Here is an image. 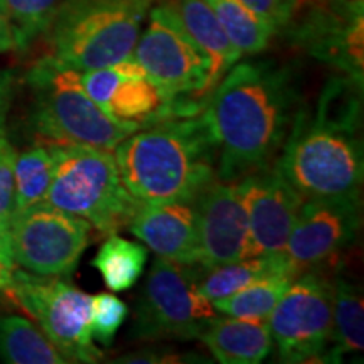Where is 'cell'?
Returning <instances> with one entry per match:
<instances>
[{
  "instance_id": "obj_1",
  "label": "cell",
  "mask_w": 364,
  "mask_h": 364,
  "mask_svg": "<svg viewBox=\"0 0 364 364\" xmlns=\"http://www.w3.org/2000/svg\"><path fill=\"white\" fill-rule=\"evenodd\" d=\"M299 110L297 91L285 70L236 63L203 107L218 145V179L236 182L275 166Z\"/></svg>"
},
{
  "instance_id": "obj_2",
  "label": "cell",
  "mask_w": 364,
  "mask_h": 364,
  "mask_svg": "<svg viewBox=\"0 0 364 364\" xmlns=\"http://www.w3.org/2000/svg\"><path fill=\"white\" fill-rule=\"evenodd\" d=\"M363 85L336 76L312 113L300 108L275 166L304 199L361 198Z\"/></svg>"
},
{
  "instance_id": "obj_3",
  "label": "cell",
  "mask_w": 364,
  "mask_h": 364,
  "mask_svg": "<svg viewBox=\"0 0 364 364\" xmlns=\"http://www.w3.org/2000/svg\"><path fill=\"white\" fill-rule=\"evenodd\" d=\"M115 161L142 203H194L218 179V145L203 110L142 127L117 145Z\"/></svg>"
},
{
  "instance_id": "obj_4",
  "label": "cell",
  "mask_w": 364,
  "mask_h": 364,
  "mask_svg": "<svg viewBox=\"0 0 364 364\" xmlns=\"http://www.w3.org/2000/svg\"><path fill=\"white\" fill-rule=\"evenodd\" d=\"M152 0H63L46 31L48 56L76 71L132 58Z\"/></svg>"
},
{
  "instance_id": "obj_5",
  "label": "cell",
  "mask_w": 364,
  "mask_h": 364,
  "mask_svg": "<svg viewBox=\"0 0 364 364\" xmlns=\"http://www.w3.org/2000/svg\"><path fill=\"white\" fill-rule=\"evenodd\" d=\"M49 145L54 171L44 201L83 218L107 236L127 230L144 203L122 182L113 150L91 145Z\"/></svg>"
},
{
  "instance_id": "obj_6",
  "label": "cell",
  "mask_w": 364,
  "mask_h": 364,
  "mask_svg": "<svg viewBox=\"0 0 364 364\" xmlns=\"http://www.w3.org/2000/svg\"><path fill=\"white\" fill-rule=\"evenodd\" d=\"M80 71L49 56L27 75L34 93L31 127L43 144L91 145L115 150L122 140L142 127L122 124L102 110L80 85Z\"/></svg>"
},
{
  "instance_id": "obj_7",
  "label": "cell",
  "mask_w": 364,
  "mask_h": 364,
  "mask_svg": "<svg viewBox=\"0 0 364 364\" xmlns=\"http://www.w3.org/2000/svg\"><path fill=\"white\" fill-rule=\"evenodd\" d=\"M161 91L169 117L186 115L193 103H204L209 61L194 43L172 4L149 11V24L132 53Z\"/></svg>"
},
{
  "instance_id": "obj_8",
  "label": "cell",
  "mask_w": 364,
  "mask_h": 364,
  "mask_svg": "<svg viewBox=\"0 0 364 364\" xmlns=\"http://www.w3.org/2000/svg\"><path fill=\"white\" fill-rule=\"evenodd\" d=\"M203 268L157 257L136 304L132 336L139 341L199 339L216 309L199 292Z\"/></svg>"
},
{
  "instance_id": "obj_9",
  "label": "cell",
  "mask_w": 364,
  "mask_h": 364,
  "mask_svg": "<svg viewBox=\"0 0 364 364\" xmlns=\"http://www.w3.org/2000/svg\"><path fill=\"white\" fill-rule=\"evenodd\" d=\"M51 339L70 363H98L103 353L91 338L93 297L63 277H46L16 268L2 290Z\"/></svg>"
},
{
  "instance_id": "obj_10",
  "label": "cell",
  "mask_w": 364,
  "mask_h": 364,
  "mask_svg": "<svg viewBox=\"0 0 364 364\" xmlns=\"http://www.w3.org/2000/svg\"><path fill=\"white\" fill-rule=\"evenodd\" d=\"M7 230L17 267L36 275L70 277L88 248L93 226L43 201L16 209Z\"/></svg>"
},
{
  "instance_id": "obj_11",
  "label": "cell",
  "mask_w": 364,
  "mask_h": 364,
  "mask_svg": "<svg viewBox=\"0 0 364 364\" xmlns=\"http://www.w3.org/2000/svg\"><path fill=\"white\" fill-rule=\"evenodd\" d=\"M282 363H331L332 282L300 273L267 321Z\"/></svg>"
},
{
  "instance_id": "obj_12",
  "label": "cell",
  "mask_w": 364,
  "mask_h": 364,
  "mask_svg": "<svg viewBox=\"0 0 364 364\" xmlns=\"http://www.w3.org/2000/svg\"><path fill=\"white\" fill-rule=\"evenodd\" d=\"M361 226V198L306 199L287 240L285 257L297 275L348 248Z\"/></svg>"
},
{
  "instance_id": "obj_13",
  "label": "cell",
  "mask_w": 364,
  "mask_h": 364,
  "mask_svg": "<svg viewBox=\"0 0 364 364\" xmlns=\"http://www.w3.org/2000/svg\"><path fill=\"white\" fill-rule=\"evenodd\" d=\"M295 38L311 56L363 85V0H317Z\"/></svg>"
},
{
  "instance_id": "obj_14",
  "label": "cell",
  "mask_w": 364,
  "mask_h": 364,
  "mask_svg": "<svg viewBox=\"0 0 364 364\" xmlns=\"http://www.w3.org/2000/svg\"><path fill=\"white\" fill-rule=\"evenodd\" d=\"M238 182L248 216L247 258L285 253L287 240L306 199L285 181L277 166Z\"/></svg>"
},
{
  "instance_id": "obj_15",
  "label": "cell",
  "mask_w": 364,
  "mask_h": 364,
  "mask_svg": "<svg viewBox=\"0 0 364 364\" xmlns=\"http://www.w3.org/2000/svg\"><path fill=\"white\" fill-rule=\"evenodd\" d=\"M203 270L247 258L248 216L240 182L216 179L196 199Z\"/></svg>"
},
{
  "instance_id": "obj_16",
  "label": "cell",
  "mask_w": 364,
  "mask_h": 364,
  "mask_svg": "<svg viewBox=\"0 0 364 364\" xmlns=\"http://www.w3.org/2000/svg\"><path fill=\"white\" fill-rule=\"evenodd\" d=\"M129 230L166 260L198 265V209L194 203H144Z\"/></svg>"
},
{
  "instance_id": "obj_17",
  "label": "cell",
  "mask_w": 364,
  "mask_h": 364,
  "mask_svg": "<svg viewBox=\"0 0 364 364\" xmlns=\"http://www.w3.org/2000/svg\"><path fill=\"white\" fill-rule=\"evenodd\" d=\"M199 341L223 364H258L265 361L273 349L265 321L238 317L216 316L199 336Z\"/></svg>"
},
{
  "instance_id": "obj_18",
  "label": "cell",
  "mask_w": 364,
  "mask_h": 364,
  "mask_svg": "<svg viewBox=\"0 0 364 364\" xmlns=\"http://www.w3.org/2000/svg\"><path fill=\"white\" fill-rule=\"evenodd\" d=\"M118 76L103 110L122 124L145 127L169 117L161 91L135 59L118 61Z\"/></svg>"
},
{
  "instance_id": "obj_19",
  "label": "cell",
  "mask_w": 364,
  "mask_h": 364,
  "mask_svg": "<svg viewBox=\"0 0 364 364\" xmlns=\"http://www.w3.org/2000/svg\"><path fill=\"white\" fill-rule=\"evenodd\" d=\"M172 7L176 9L182 26L209 61L208 81L204 88V97H208L243 54L228 39L208 0H176Z\"/></svg>"
},
{
  "instance_id": "obj_20",
  "label": "cell",
  "mask_w": 364,
  "mask_h": 364,
  "mask_svg": "<svg viewBox=\"0 0 364 364\" xmlns=\"http://www.w3.org/2000/svg\"><path fill=\"white\" fill-rule=\"evenodd\" d=\"M364 348V304L361 290L338 277L332 282V338L331 363Z\"/></svg>"
},
{
  "instance_id": "obj_21",
  "label": "cell",
  "mask_w": 364,
  "mask_h": 364,
  "mask_svg": "<svg viewBox=\"0 0 364 364\" xmlns=\"http://www.w3.org/2000/svg\"><path fill=\"white\" fill-rule=\"evenodd\" d=\"M277 272H292L297 275V272L287 260L285 253L272 255V257L241 258V260L204 270L199 282V292L209 302L215 304L218 300L236 294L252 282Z\"/></svg>"
},
{
  "instance_id": "obj_22",
  "label": "cell",
  "mask_w": 364,
  "mask_h": 364,
  "mask_svg": "<svg viewBox=\"0 0 364 364\" xmlns=\"http://www.w3.org/2000/svg\"><path fill=\"white\" fill-rule=\"evenodd\" d=\"M0 361L9 364H70L34 322L0 316Z\"/></svg>"
},
{
  "instance_id": "obj_23",
  "label": "cell",
  "mask_w": 364,
  "mask_h": 364,
  "mask_svg": "<svg viewBox=\"0 0 364 364\" xmlns=\"http://www.w3.org/2000/svg\"><path fill=\"white\" fill-rule=\"evenodd\" d=\"M147 247L122 238L115 233L108 235L91 265L100 272L108 290L118 294L132 289L139 282L147 263Z\"/></svg>"
},
{
  "instance_id": "obj_24",
  "label": "cell",
  "mask_w": 364,
  "mask_h": 364,
  "mask_svg": "<svg viewBox=\"0 0 364 364\" xmlns=\"http://www.w3.org/2000/svg\"><path fill=\"white\" fill-rule=\"evenodd\" d=\"M297 275L292 272H277L252 282L230 297L213 304L216 312L248 321H268L277 302L287 292Z\"/></svg>"
},
{
  "instance_id": "obj_25",
  "label": "cell",
  "mask_w": 364,
  "mask_h": 364,
  "mask_svg": "<svg viewBox=\"0 0 364 364\" xmlns=\"http://www.w3.org/2000/svg\"><path fill=\"white\" fill-rule=\"evenodd\" d=\"M218 21L241 54H258L268 48L277 29L240 0H208Z\"/></svg>"
},
{
  "instance_id": "obj_26",
  "label": "cell",
  "mask_w": 364,
  "mask_h": 364,
  "mask_svg": "<svg viewBox=\"0 0 364 364\" xmlns=\"http://www.w3.org/2000/svg\"><path fill=\"white\" fill-rule=\"evenodd\" d=\"M54 156L49 144H38L16 157V209L43 203L53 181Z\"/></svg>"
},
{
  "instance_id": "obj_27",
  "label": "cell",
  "mask_w": 364,
  "mask_h": 364,
  "mask_svg": "<svg viewBox=\"0 0 364 364\" xmlns=\"http://www.w3.org/2000/svg\"><path fill=\"white\" fill-rule=\"evenodd\" d=\"M11 22L14 48H29L46 34L63 0H4Z\"/></svg>"
},
{
  "instance_id": "obj_28",
  "label": "cell",
  "mask_w": 364,
  "mask_h": 364,
  "mask_svg": "<svg viewBox=\"0 0 364 364\" xmlns=\"http://www.w3.org/2000/svg\"><path fill=\"white\" fill-rule=\"evenodd\" d=\"M129 316V307L115 294H100L93 297V314H91V338L110 348L117 332Z\"/></svg>"
},
{
  "instance_id": "obj_29",
  "label": "cell",
  "mask_w": 364,
  "mask_h": 364,
  "mask_svg": "<svg viewBox=\"0 0 364 364\" xmlns=\"http://www.w3.org/2000/svg\"><path fill=\"white\" fill-rule=\"evenodd\" d=\"M17 152L6 135H0V225L9 226L16 211V167Z\"/></svg>"
},
{
  "instance_id": "obj_30",
  "label": "cell",
  "mask_w": 364,
  "mask_h": 364,
  "mask_svg": "<svg viewBox=\"0 0 364 364\" xmlns=\"http://www.w3.org/2000/svg\"><path fill=\"white\" fill-rule=\"evenodd\" d=\"M240 2L279 31L294 19L300 0H240Z\"/></svg>"
},
{
  "instance_id": "obj_31",
  "label": "cell",
  "mask_w": 364,
  "mask_h": 364,
  "mask_svg": "<svg viewBox=\"0 0 364 364\" xmlns=\"http://www.w3.org/2000/svg\"><path fill=\"white\" fill-rule=\"evenodd\" d=\"M186 361L184 354H177L164 349H144L125 354V356L115 359V363H182Z\"/></svg>"
},
{
  "instance_id": "obj_32",
  "label": "cell",
  "mask_w": 364,
  "mask_h": 364,
  "mask_svg": "<svg viewBox=\"0 0 364 364\" xmlns=\"http://www.w3.org/2000/svg\"><path fill=\"white\" fill-rule=\"evenodd\" d=\"M17 265L14 262L7 226L0 225V289H6Z\"/></svg>"
},
{
  "instance_id": "obj_33",
  "label": "cell",
  "mask_w": 364,
  "mask_h": 364,
  "mask_svg": "<svg viewBox=\"0 0 364 364\" xmlns=\"http://www.w3.org/2000/svg\"><path fill=\"white\" fill-rule=\"evenodd\" d=\"M14 93V76L11 71L0 70V135L6 130V120Z\"/></svg>"
},
{
  "instance_id": "obj_34",
  "label": "cell",
  "mask_w": 364,
  "mask_h": 364,
  "mask_svg": "<svg viewBox=\"0 0 364 364\" xmlns=\"http://www.w3.org/2000/svg\"><path fill=\"white\" fill-rule=\"evenodd\" d=\"M9 49H14V38L11 22H9L6 2L0 0V53H6Z\"/></svg>"
},
{
  "instance_id": "obj_35",
  "label": "cell",
  "mask_w": 364,
  "mask_h": 364,
  "mask_svg": "<svg viewBox=\"0 0 364 364\" xmlns=\"http://www.w3.org/2000/svg\"><path fill=\"white\" fill-rule=\"evenodd\" d=\"M0 290H2V289H0Z\"/></svg>"
}]
</instances>
